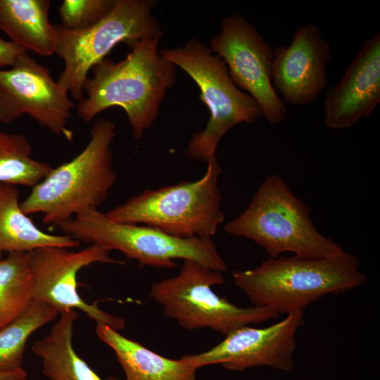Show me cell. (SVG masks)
Here are the masks:
<instances>
[{
  "label": "cell",
  "instance_id": "cell-1",
  "mask_svg": "<svg viewBox=\"0 0 380 380\" xmlns=\"http://www.w3.org/2000/svg\"><path fill=\"white\" fill-rule=\"evenodd\" d=\"M163 37L146 39L118 62L104 58L91 69L84 84L86 97L79 101L78 115L89 122L103 110L122 108L132 137L142 138L156 120L160 104L176 82L177 67L160 53Z\"/></svg>",
  "mask_w": 380,
  "mask_h": 380
},
{
  "label": "cell",
  "instance_id": "cell-2",
  "mask_svg": "<svg viewBox=\"0 0 380 380\" xmlns=\"http://www.w3.org/2000/svg\"><path fill=\"white\" fill-rule=\"evenodd\" d=\"M353 254L337 258H270L255 268L235 270V285L254 306L267 307L279 314L303 311L327 294L351 290L367 281Z\"/></svg>",
  "mask_w": 380,
  "mask_h": 380
},
{
  "label": "cell",
  "instance_id": "cell-3",
  "mask_svg": "<svg viewBox=\"0 0 380 380\" xmlns=\"http://www.w3.org/2000/svg\"><path fill=\"white\" fill-rule=\"evenodd\" d=\"M115 135L112 121L96 118L84 148L71 160L52 167L20 203L24 213L42 214L44 224L55 227L88 208H98L117 179L110 148Z\"/></svg>",
  "mask_w": 380,
  "mask_h": 380
},
{
  "label": "cell",
  "instance_id": "cell-4",
  "mask_svg": "<svg viewBox=\"0 0 380 380\" xmlns=\"http://www.w3.org/2000/svg\"><path fill=\"white\" fill-rule=\"evenodd\" d=\"M224 230L255 241L272 258L285 252L310 258H337L350 253L317 231L309 206L277 175L264 180L246 210L227 222Z\"/></svg>",
  "mask_w": 380,
  "mask_h": 380
},
{
  "label": "cell",
  "instance_id": "cell-5",
  "mask_svg": "<svg viewBox=\"0 0 380 380\" xmlns=\"http://www.w3.org/2000/svg\"><path fill=\"white\" fill-rule=\"evenodd\" d=\"M221 172L215 157L199 179L145 189L105 213L113 221L145 224L179 238H211L224 220Z\"/></svg>",
  "mask_w": 380,
  "mask_h": 380
},
{
  "label": "cell",
  "instance_id": "cell-6",
  "mask_svg": "<svg viewBox=\"0 0 380 380\" xmlns=\"http://www.w3.org/2000/svg\"><path fill=\"white\" fill-rule=\"evenodd\" d=\"M160 53L192 79L210 112L205 128L188 143L184 151L188 158L207 163L215 158L220 141L229 130L262 116L257 101L235 85L223 61L202 42L191 38L183 46L163 49Z\"/></svg>",
  "mask_w": 380,
  "mask_h": 380
},
{
  "label": "cell",
  "instance_id": "cell-7",
  "mask_svg": "<svg viewBox=\"0 0 380 380\" xmlns=\"http://www.w3.org/2000/svg\"><path fill=\"white\" fill-rule=\"evenodd\" d=\"M63 234L80 243L117 250L142 266L173 269L175 260H189L223 272L227 265L211 238H179L146 225L111 220L96 208H88L58 226Z\"/></svg>",
  "mask_w": 380,
  "mask_h": 380
},
{
  "label": "cell",
  "instance_id": "cell-8",
  "mask_svg": "<svg viewBox=\"0 0 380 380\" xmlns=\"http://www.w3.org/2000/svg\"><path fill=\"white\" fill-rule=\"evenodd\" d=\"M154 0H118L100 21L82 30L54 25L57 32L55 53L64 62L57 82L78 101L84 97V84L91 68L118 44L132 49L141 41L163 37L153 13Z\"/></svg>",
  "mask_w": 380,
  "mask_h": 380
},
{
  "label": "cell",
  "instance_id": "cell-9",
  "mask_svg": "<svg viewBox=\"0 0 380 380\" xmlns=\"http://www.w3.org/2000/svg\"><path fill=\"white\" fill-rule=\"evenodd\" d=\"M222 272L196 261L184 260L179 274L152 284L150 296L163 308V313L182 328H210L227 336L251 324L277 319L279 313L270 308H239L212 289L224 284Z\"/></svg>",
  "mask_w": 380,
  "mask_h": 380
},
{
  "label": "cell",
  "instance_id": "cell-10",
  "mask_svg": "<svg viewBox=\"0 0 380 380\" xmlns=\"http://www.w3.org/2000/svg\"><path fill=\"white\" fill-rule=\"evenodd\" d=\"M210 49L225 64L235 85L257 101L267 122L285 120L286 106L272 83L274 49L251 22L239 13L224 17Z\"/></svg>",
  "mask_w": 380,
  "mask_h": 380
},
{
  "label": "cell",
  "instance_id": "cell-11",
  "mask_svg": "<svg viewBox=\"0 0 380 380\" xmlns=\"http://www.w3.org/2000/svg\"><path fill=\"white\" fill-rule=\"evenodd\" d=\"M68 94L48 68L25 53L10 69L0 70V122L11 123L26 114L42 127L71 141L73 132L68 122L75 104Z\"/></svg>",
  "mask_w": 380,
  "mask_h": 380
},
{
  "label": "cell",
  "instance_id": "cell-12",
  "mask_svg": "<svg viewBox=\"0 0 380 380\" xmlns=\"http://www.w3.org/2000/svg\"><path fill=\"white\" fill-rule=\"evenodd\" d=\"M97 262L124 264L113 259L108 250L96 243L78 251L60 246H44L30 251L34 299L51 305L58 313L77 309L96 324L116 331L122 329V318L105 312L96 303H87L78 293V272Z\"/></svg>",
  "mask_w": 380,
  "mask_h": 380
},
{
  "label": "cell",
  "instance_id": "cell-13",
  "mask_svg": "<svg viewBox=\"0 0 380 380\" xmlns=\"http://www.w3.org/2000/svg\"><path fill=\"white\" fill-rule=\"evenodd\" d=\"M303 316V311H300L287 314L281 321L265 328L240 327L208 350L182 357L197 369L221 364L232 371L267 366L292 372L297 346L296 335L304 324Z\"/></svg>",
  "mask_w": 380,
  "mask_h": 380
},
{
  "label": "cell",
  "instance_id": "cell-14",
  "mask_svg": "<svg viewBox=\"0 0 380 380\" xmlns=\"http://www.w3.org/2000/svg\"><path fill=\"white\" fill-rule=\"evenodd\" d=\"M274 49L272 83L284 100L302 106L314 102L327 89V64L332 53L315 24L302 25L288 46Z\"/></svg>",
  "mask_w": 380,
  "mask_h": 380
},
{
  "label": "cell",
  "instance_id": "cell-15",
  "mask_svg": "<svg viewBox=\"0 0 380 380\" xmlns=\"http://www.w3.org/2000/svg\"><path fill=\"white\" fill-rule=\"evenodd\" d=\"M380 103V32L365 41L341 80L325 94L324 119L331 129L369 118Z\"/></svg>",
  "mask_w": 380,
  "mask_h": 380
},
{
  "label": "cell",
  "instance_id": "cell-16",
  "mask_svg": "<svg viewBox=\"0 0 380 380\" xmlns=\"http://www.w3.org/2000/svg\"><path fill=\"white\" fill-rule=\"evenodd\" d=\"M96 333L113 350L127 380H196L197 369L182 357H165L105 325L96 324Z\"/></svg>",
  "mask_w": 380,
  "mask_h": 380
},
{
  "label": "cell",
  "instance_id": "cell-17",
  "mask_svg": "<svg viewBox=\"0 0 380 380\" xmlns=\"http://www.w3.org/2000/svg\"><path fill=\"white\" fill-rule=\"evenodd\" d=\"M49 0H0V29L18 46L42 56L56 52L57 32Z\"/></svg>",
  "mask_w": 380,
  "mask_h": 380
},
{
  "label": "cell",
  "instance_id": "cell-18",
  "mask_svg": "<svg viewBox=\"0 0 380 380\" xmlns=\"http://www.w3.org/2000/svg\"><path fill=\"white\" fill-rule=\"evenodd\" d=\"M77 316L75 310L60 312L49 333L32 345V351L42 359L43 374L51 380H103L75 351L73 327Z\"/></svg>",
  "mask_w": 380,
  "mask_h": 380
},
{
  "label": "cell",
  "instance_id": "cell-19",
  "mask_svg": "<svg viewBox=\"0 0 380 380\" xmlns=\"http://www.w3.org/2000/svg\"><path fill=\"white\" fill-rule=\"evenodd\" d=\"M16 186L0 182V251L30 252L44 246L77 248L80 242L65 234L46 233L22 210Z\"/></svg>",
  "mask_w": 380,
  "mask_h": 380
},
{
  "label": "cell",
  "instance_id": "cell-20",
  "mask_svg": "<svg viewBox=\"0 0 380 380\" xmlns=\"http://www.w3.org/2000/svg\"><path fill=\"white\" fill-rule=\"evenodd\" d=\"M34 299L30 252L8 253L0 260V330Z\"/></svg>",
  "mask_w": 380,
  "mask_h": 380
},
{
  "label": "cell",
  "instance_id": "cell-21",
  "mask_svg": "<svg viewBox=\"0 0 380 380\" xmlns=\"http://www.w3.org/2000/svg\"><path fill=\"white\" fill-rule=\"evenodd\" d=\"M59 315L51 305L33 299L25 310L0 330V372L22 368L24 352L30 335Z\"/></svg>",
  "mask_w": 380,
  "mask_h": 380
},
{
  "label": "cell",
  "instance_id": "cell-22",
  "mask_svg": "<svg viewBox=\"0 0 380 380\" xmlns=\"http://www.w3.org/2000/svg\"><path fill=\"white\" fill-rule=\"evenodd\" d=\"M28 139L18 133L0 130V182L33 187L53 167L31 157Z\"/></svg>",
  "mask_w": 380,
  "mask_h": 380
},
{
  "label": "cell",
  "instance_id": "cell-23",
  "mask_svg": "<svg viewBox=\"0 0 380 380\" xmlns=\"http://www.w3.org/2000/svg\"><path fill=\"white\" fill-rule=\"evenodd\" d=\"M118 0H64L58 8L61 25L68 30H82L103 19Z\"/></svg>",
  "mask_w": 380,
  "mask_h": 380
},
{
  "label": "cell",
  "instance_id": "cell-24",
  "mask_svg": "<svg viewBox=\"0 0 380 380\" xmlns=\"http://www.w3.org/2000/svg\"><path fill=\"white\" fill-rule=\"evenodd\" d=\"M25 53H27V51L0 36V70L3 67L12 66L18 58Z\"/></svg>",
  "mask_w": 380,
  "mask_h": 380
},
{
  "label": "cell",
  "instance_id": "cell-25",
  "mask_svg": "<svg viewBox=\"0 0 380 380\" xmlns=\"http://www.w3.org/2000/svg\"><path fill=\"white\" fill-rule=\"evenodd\" d=\"M27 372L21 368L11 372H0V380H27Z\"/></svg>",
  "mask_w": 380,
  "mask_h": 380
},
{
  "label": "cell",
  "instance_id": "cell-26",
  "mask_svg": "<svg viewBox=\"0 0 380 380\" xmlns=\"http://www.w3.org/2000/svg\"><path fill=\"white\" fill-rule=\"evenodd\" d=\"M3 258V252L0 251V260Z\"/></svg>",
  "mask_w": 380,
  "mask_h": 380
}]
</instances>
